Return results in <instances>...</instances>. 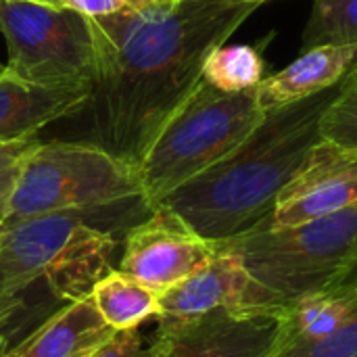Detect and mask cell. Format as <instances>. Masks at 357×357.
Masks as SVG:
<instances>
[{"instance_id": "1", "label": "cell", "mask_w": 357, "mask_h": 357, "mask_svg": "<svg viewBox=\"0 0 357 357\" xmlns=\"http://www.w3.org/2000/svg\"><path fill=\"white\" fill-rule=\"evenodd\" d=\"M257 6L243 0H138L121 13L88 19L96 75L86 105V142L136 167L203 82L209 52L226 44Z\"/></svg>"}, {"instance_id": "2", "label": "cell", "mask_w": 357, "mask_h": 357, "mask_svg": "<svg viewBox=\"0 0 357 357\" xmlns=\"http://www.w3.org/2000/svg\"><path fill=\"white\" fill-rule=\"evenodd\" d=\"M345 79L316 96L268 111L232 153L155 205L169 209L215 245L251 230L272 213L278 195L324 142L320 121Z\"/></svg>"}, {"instance_id": "3", "label": "cell", "mask_w": 357, "mask_h": 357, "mask_svg": "<svg viewBox=\"0 0 357 357\" xmlns=\"http://www.w3.org/2000/svg\"><path fill=\"white\" fill-rule=\"evenodd\" d=\"M266 117L257 88L224 92L207 82L167 119L136 165L146 203L192 180L232 153Z\"/></svg>"}, {"instance_id": "4", "label": "cell", "mask_w": 357, "mask_h": 357, "mask_svg": "<svg viewBox=\"0 0 357 357\" xmlns=\"http://www.w3.org/2000/svg\"><path fill=\"white\" fill-rule=\"evenodd\" d=\"M105 209L44 213L2 228L0 270L21 289L44 280L65 303L90 297L96 282L115 270L117 238L96 222Z\"/></svg>"}, {"instance_id": "5", "label": "cell", "mask_w": 357, "mask_h": 357, "mask_svg": "<svg viewBox=\"0 0 357 357\" xmlns=\"http://www.w3.org/2000/svg\"><path fill=\"white\" fill-rule=\"evenodd\" d=\"M138 199H144L142 184L128 161L86 140H36L23 159L2 228L44 213L105 209Z\"/></svg>"}, {"instance_id": "6", "label": "cell", "mask_w": 357, "mask_h": 357, "mask_svg": "<svg viewBox=\"0 0 357 357\" xmlns=\"http://www.w3.org/2000/svg\"><path fill=\"white\" fill-rule=\"evenodd\" d=\"M220 245V243H218ZM238 253L253 282L278 305L328 289L357 249V205L289 228H251L224 241Z\"/></svg>"}, {"instance_id": "7", "label": "cell", "mask_w": 357, "mask_h": 357, "mask_svg": "<svg viewBox=\"0 0 357 357\" xmlns=\"http://www.w3.org/2000/svg\"><path fill=\"white\" fill-rule=\"evenodd\" d=\"M0 33L10 73L33 84L92 90L96 50L88 17L69 8L0 0Z\"/></svg>"}, {"instance_id": "8", "label": "cell", "mask_w": 357, "mask_h": 357, "mask_svg": "<svg viewBox=\"0 0 357 357\" xmlns=\"http://www.w3.org/2000/svg\"><path fill=\"white\" fill-rule=\"evenodd\" d=\"M289 312L218 310L178 326H157L153 357H280L291 347Z\"/></svg>"}, {"instance_id": "9", "label": "cell", "mask_w": 357, "mask_h": 357, "mask_svg": "<svg viewBox=\"0 0 357 357\" xmlns=\"http://www.w3.org/2000/svg\"><path fill=\"white\" fill-rule=\"evenodd\" d=\"M218 245L192 232L169 209L155 205L123 238L119 272L140 280L159 295L203 268Z\"/></svg>"}, {"instance_id": "10", "label": "cell", "mask_w": 357, "mask_h": 357, "mask_svg": "<svg viewBox=\"0 0 357 357\" xmlns=\"http://www.w3.org/2000/svg\"><path fill=\"white\" fill-rule=\"evenodd\" d=\"M287 312L249 276L236 251L218 245L215 255L159 297V328L199 320L211 312Z\"/></svg>"}, {"instance_id": "11", "label": "cell", "mask_w": 357, "mask_h": 357, "mask_svg": "<svg viewBox=\"0 0 357 357\" xmlns=\"http://www.w3.org/2000/svg\"><path fill=\"white\" fill-rule=\"evenodd\" d=\"M357 205V151L320 142L303 169L278 195L259 228H289ZM255 228V226H253Z\"/></svg>"}, {"instance_id": "12", "label": "cell", "mask_w": 357, "mask_h": 357, "mask_svg": "<svg viewBox=\"0 0 357 357\" xmlns=\"http://www.w3.org/2000/svg\"><path fill=\"white\" fill-rule=\"evenodd\" d=\"M90 88H54L27 82L8 69L0 75V142H29L48 123L86 109Z\"/></svg>"}, {"instance_id": "13", "label": "cell", "mask_w": 357, "mask_h": 357, "mask_svg": "<svg viewBox=\"0 0 357 357\" xmlns=\"http://www.w3.org/2000/svg\"><path fill=\"white\" fill-rule=\"evenodd\" d=\"M357 65V44H320L305 48L299 59L257 86L261 109L274 111L316 96L341 84Z\"/></svg>"}, {"instance_id": "14", "label": "cell", "mask_w": 357, "mask_h": 357, "mask_svg": "<svg viewBox=\"0 0 357 357\" xmlns=\"http://www.w3.org/2000/svg\"><path fill=\"white\" fill-rule=\"evenodd\" d=\"M113 335L115 331L102 320L90 295L65 303L4 357H90Z\"/></svg>"}, {"instance_id": "15", "label": "cell", "mask_w": 357, "mask_h": 357, "mask_svg": "<svg viewBox=\"0 0 357 357\" xmlns=\"http://www.w3.org/2000/svg\"><path fill=\"white\" fill-rule=\"evenodd\" d=\"M159 297L157 291L119 270H111L92 289L98 314L115 333L140 328L151 318L157 320Z\"/></svg>"}, {"instance_id": "16", "label": "cell", "mask_w": 357, "mask_h": 357, "mask_svg": "<svg viewBox=\"0 0 357 357\" xmlns=\"http://www.w3.org/2000/svg\"><path fill=\"white\" fill-rule=\"evenodd\" d=\"M351 301V295L345 291L324 289L293 303L289 312L291 347H305L333 337L347 320Z\"/></svg>"}, {"instance_id": "17", "label": "cell", "mask_w": 357, "mask_h": 357, "mask_svg": "<svg viewBox=\"0 0 357 357\" xmlns=\"http://www.w3.org/2000/svg\"><path fill=\"white\" fill-rule=\"evenodd\" d=\"M264 79L259 48L249 44H222L213 48L203 65V82L224 92H245Z\"/></svg>"}, {"instance_id": "18", "label": "cell", "mask_w": 357, "mask_h": 357, "mask_svg": "<svg viewBox=\"0 0 357 357\" xmlns=\"http://www.w3.org/2000/svg\"><path fill=\"white\" fill-rule=\"evenodd\" d=\"M320 44H357V0H314L303 50Z\"/></svg>"}, {"instance_id": "19", "label": "cell", "mask_w": 357, "mask_h": 357, "mask_svg": "<svg viewBox=\"0 0 357 357\" xmlns=\"http://www.w3.org/2000/svg\"><path fill=\"white\" fill-rule=\"evenodd\" d=\"M320 132L324 140L357 151V69L347 75L341 94L326 109Z\"/></svg>"}, {"instance_id": "20", "label": "cell", "mask_w": 357, "mask_h": 357, "mask_svg": "<svg viewBox=\"0 0 357 357\" xmlns=\"http://www.w3.org/2000/svg\"><path fill=\"white\" fill-rule=\"evenodd\" d=\"M351 295V312L341 328L314 345L305 347H291L280 357H351L357 354V289L345 291Z\"/></svg>"}, {"instance_id": "21", "label": "cell", "mask_w": 357, "mask_h": 357, "mask_svg": "<svg viewBox=\"0 0 357 357\" xmlns=\"http://www.w3.org/2000/svg\"><path fill=\"white\" fill-rule=\"evenodd\" d=\"M33 142L36 140L0 144V228L4 224L6 207H8V201H10L13 190L17 186L23 159H25V155H27V151H29V146Z\"/></svg>"}, {"instance_id": "22", "label": "cell", "mask_w": 357, "mask_h": 357, "mask_svg": "<svg viewBox=\"0 0 357 357\" xmlns=\"http://www.w3.org/2000/svg\"><path fill=\"white\" fill-rule=\"evenodd\" d=\"M90 357H153V341L140 335L138 328L115 333L100 349H96Z\"/></svg>"}, {"instance_id": "23", "label": "cell", "mask_w": 357, "mask_h": 357, "mask_svg": "<svg viewBox=\"0 0 357 357\" xmlns=\"http://www.w3.org/2000/svg\"><path fill=\"white\" fill-rule=\"evenodd\" d=\"M25 291L17 287L2 270H0V335H6L8 326L23 312L25 305Z\"/></svg>"}, {"instance_id": "24", "label": "cell", "mask_w": 357, "mask_h": 357, "mask_svg": "<svg viewBox=\"0 0 357 357\" xmlns=\"http://www.w3.org/2000/svg\"><path fill=\"white\" fill-rule=\"evenodd\" d=\"M138 0H65V8L79 13L88 19L109 17L134 6Z\"/></svg>"}, {"instance_id": "25", "label": "cell", "mask_w": 357, "mask_h": 357, "mask_svg": "<svg viewBox=\"0 0 357 357\" xmlns=\"http://www.w3.org/2000/svg\"><path fill=\"white\" fill-rule=\"evenodd\" d=\"M351 289H357V249L349 264L345 266V270L339 274V278L328 287V291H351Z\"/></svg>"}, {"instance_id": "26", "label": "cell", "mask_w": 357, "mask_h": 357, "mask_svg": "<svg viewBox=\"0 0 357 357\" xmlns=\"http://www.w3.org/2000/svg\"><path fill=\"white\" fill-rule=\"evenodd\" d=\"M21 2L42 4V6H50V8H65V0H21Z\"/></svg>"}, {"instance_id": "27", "label": "cell", "mask_w": 357, "mask_h": 357, "mask_svg": "<svg viewBox=\"0 0 357 357\" xmlns=\"http://www.w3.org/2000/svg\"><path fill=\"white\" fill-rule=\"evenodd\" d=\"M8 351V335H0V357Z\"/></svg>"}, {"instance_id": "28", "label": "cell", "mask_w": 357, "mask_h": 357, "mask_svg": "<svg viewBox=\"0 0 357 357\" xmlns=\"http://www.w3.org/2000/svg\"><path fill=\"white\" fill-rule=\"evenodd\" d=\"M243 2H255V4H261V2H266V0H243Z\"/></svg>"}, {"instance_id": "29", "label": "cell", "mask_w": 357, "mask_h": 357, "mask_svg": "<svg viewBox=\"0 0 357 357\" xmlns=\"http://www.w3.org/2000/svg\"><path fill=\"white\" fill-rule=\"evenodd\" d=\"M4 69H6V65H2V63H0V75L4 73Z\"/></svg>"}, {"instance_id": "30", "label": "cell", "mask_w": 357, "mask_h": 357, "mask_svg": "<svg viewBox=\"0 0 357 357\" xmlns=\"http://www.w3.org/2000/svg\"><path fill=\"white\" fill-rule=\"evenodd\" d=\"M351 357H357V354H356V356H351Z\"/></svg>"}, {"instance_id": "31", "label": "cell", "mask_w": 357, "mask_h": 357, "mask_svg": "<svg viewBox=\"0 0 357 357\" xmlns=\"http://www.w3.org/2000/svg\"><path fill=\"white\" fill-rule=\"evenodd\" d=\"M0 230H2V228H0Z\"/></svg>"}, {"instance_id": "32", "label": "cell", "mask_w": 357, "mask_h": 357, "mask_svg": "<svg viewBox=\"0 0 357 357\" xmlns=\"http://www.w3.org/2000/svg\"><path fill=\"white\" fill-rule=\"evenodd\" d=\"M0 144H2V142H0Z\"/></svg>"}]
</instances>
